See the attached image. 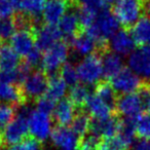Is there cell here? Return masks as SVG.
Listing matches in <instances>:
<instances>
[{"label":"cell","instance_id":"7a4b0ae2","mask_svg":"<svg viewBox=\"0 0 150 150\" xmlns=\"http://www.w3.org/2000/svg\"><path fill=\"white\" fill-rule=\"evenodd\" d=\"M119 30V23L108 8L100 11L94 24L86 29L88 34L92 36L100 45L108 44V40Z\"/></svg>","mask_w":150,"mask_h":150},{"label":"cell","instance_id":"8d00e7d4","mask_svg":"<svg viewBox=\"0 0 150 150\" xmlns=\"http://www.w3.org/2000/svg\"><path fill=\"white\" fill-rule=\"evenodd\" d=\"M15 7L11 0H0V19L11 18L13 16Z\"/></svg>","mask_w":150,"mask_h":150},{"label":"cell","instance_id":"5b68a950","mask_svg":"<svg viewBox=\"0 0 150 150\" xmlns=\"http://www.w3.org/2000/svg\"><path fill=\"white\" fill-rule=\"evenodd\" d=\"M78 79L86 86H96L102 80V62L99 54H94L83 58L76 66Z\"/></svg>","mask_w":150,"mask_h":150},{"label":"cell","instance_id":"cb8c5ba5","mask_svg":"<svg viewBox=\"0 0 150 150\" xmlns=\"http://www.w3.org/2000/svg\"><path fill=\"white\" fill-rule=\"evenodd\" d=\"M21 64V57L7 42H0V70H13Z\"/></svg>","mask_w":150,"mask_h":150},{"label":"cell","instance_id":"8fae6325","mask_svg":"<svg viewBox=\"0 0 150 150\" xmlns=\"http://www.w3.org/2000/svg\"><path fill=\"white\" fill-rule=\"evenodd\" d=\"M29 133L32 138L39 142H43L52 135V118L38 110H33L28 118Z\"/></svg>","mask_w":150,"mask_h":150},{"label":"cell","instance_id":"7bdbcfd3","mask_svg":"<svg viewBox=\"0 0 150 150\" xmlns=\"http://www.w3.org/2000/svg\"><path fill=\"white\" fill-rule=\"evenodd\" d=\"M141 1H143V2H150V0H141Z\"/></svg>","mask_w":150,"mask_h":150},{"label":"cell","instance_id":"ab89813d","mask_svg":"<svg viewBox=\"0 0 150 150\" xmlns=\"http://www.w3.org/2000/svg\"><path fill=\"white\" fill-rule=\"evenodd\" d=\"M100 150H116V149H115V148H113V147H111V146H109L108 144L105 143V142H103Z\"/></svg>","mask_w":150,"mask_h":150},{"label":"cell","instance_id":"44dd1931","mask_svg":"<svg viewBox=\"0 0 150 150\" xmlns=\"http://www.w3.org/2000/svg\"><path fill=\"white\" fill-rule=\"evenodd\" d=\"M100 58L101 62H102L103 77L105 78V80L112 78L114 75H116L125 67L122 58L109 50L102 52L100 54Z\"/></svg>","mask_w":150,"mask_h":150},{"label":"cell","instance_id":"4316f807","mask_svg":"<svg viewBox=\"0 0 150 150\" xmlns=\"http://www.w3.org/2000/svg\"><path fill=\"white\" fill-rule=\"evenodd\" d=\"M91 121H92V118L86 112V110H78L71 122V129L80 139H84L88 133H90Z\"/></svg>","mask_w":150,"mask_h":150},{"label":"cell","instance_id":"5bb4252c","mask_svg":"<svg viewBox=\"0 0 150 150\" xmlns=\"http://www.w3.org/2000/svg\"><path fill=\"white\" fill-rule=\"evenodd\" d=\"M52 142L59 150H78L82 139H80L70 127H58L52 131Z\"/></svg>","mask_w":150,"mask_h":150},{"label":"cell","instance_id":"d6986e66","mask_svg":"<svg viewBox=\"0 0 150 150\" xmlns=\"http://www.w3.org/2000/svg\"><path fill=\"white\" fill-rule=\"evenodd\" d=\"M69 98H63L56 104L54 110L52 112L54 121L58 127H67L72 122L75 114L77 112Z\"/></svg>","mask_w":150,"mask_h":150},{"label":"cell","instance_id":"4fadbf2b","mask_svg":"<svg viewBox=\"0 0 150 150\" xmlns=\"http://www.w3.org/2000/svg\"><path fill=\"white\" fill-rule=\"evenodd\" d=\"M35 43L36 28H28V29L17 30L13 37L11 38L9 45L20 57L25 58L35 47Z\"/></svg>","mask_w":150,"mask_h":150},{"label":"cell","instance_id":"b9f144b4","mask_svg":"<svg viewBox=\"0 0 150 150\" xmlns=\"http://www.w3.org/2000/svg\"><path fill=\"white\" fill-rule=\"evenodd\" d=\"M3 145V140H2V135H1V133H0V147Z\"/></svg>","mask_w":150,"mask_h":150},{"label":"cell","instance_id":"ac0fdd59","mask_svg":"<svg viewBox=\"0 0 150 150\" xmlns=\"http://www.w3.org/2000/svg\"><path fill=\"white\" fill-rule=\"evenodd\" d=\"M58 28L61 34L67 37L69 40H71L76 34L83 30L79 23V20H78L76 9H75V4H73L64 15V17L61 19V21L59 22Z\"/></svg>","mask_w":150,"mask_h":150},{"label":"cell","instance_id":"60d3db41","mask_svg":"<svg viewBox=\"0 0 150 150\" xmlns=\"http://www.w3.org/2000/svg\"><path fill=\"white\" fill-rule=\"evenodd\" d=\"M65 1H67V2L71 3V4H76V3L78 2V0H65Z\"/></svg>","mask_w":150,"mask_h":150},{"label":"cell","instance_id":"ffe728a7","mask_svg":"<svg viewBox=\"0 0 150 150\" xmlns=\"http://www.w3.org/2000/svg\"><path fill=\"white\" fill-rule=\"evenodd\" d=\"M0 102L15 106L16 108L28 103L20 84H11L0 82Z\"/></svg>","mask_w":150,"mask_h":150},{"label":"cell","instance_id":"4dcf8cb0","mask_svg":"<svg viewBox=\"0 0 150 150\" xmlns=\"http://www.w3.org/2000/svg\"><path fill=\"white\" fill-rule=\"evenodd\" d=\"M16 31H17V26L13 17L0 19V42L1 43L11 40Z\"/></svg>","mask_w":150,"mask_h":150},{"label":"cell","instance_id":"2e32d148","mask_svg":"<svg viewBox=\"0 0 150 150\" xmlns=\"http://www.w3.org/2000/svg\"><path fill=\"white\" fill-rule=\"evenodd\" d=\"M62 40V34L56 26L41 24L36 27V47L41 52H45Z\"/></svg>","mask_w":150,"mask_h":150},{"label":"cell","instance_id":"3957f363","mask_svg":"<svg viewBox=\"0 0 150 150\" xmlns=\"http://www.w3.org/2000/svg\"><path fill=\"white\" fill-rule=\"evenodd\" d=\"M70 56V46L66 40H60L54 46L45 50L42 56L41 70L47 76L58 74L61 67L67 62Z\"/></svg>","mask_w":150,"mask_h":150},{"label":"cell","instance_id":"7402d4cb","mask_svg":"<svg viewBox=\"0 0 150 150\" xmlns=\"http://www.w3.org/2000/svg\"><path fill=\"white\" fill-rule=\"evenodd\" d=\"M139 47L150 45V16H143L140 20L129 30Z\"/></svg>","mask_w":150,"mask_h":150},{"label":"cell","instance_id":"52a82bcc","mask_svg":"<svg viewBox=\"0 0 150 150\" xmlns=\"http://www.w3.org/2000/svg\"><path fill=\"white\" fill-rule=\"evenodd\" d=\"M108 81L117 96L138 92L143 83V79L127 67H123Z\"/></svg>","mask_w":150,"mask_h":150},{"label":"cell","instance_id":"ba28073f","mask_svg":"<svg viewBox=\"0 0 150 150\" xmlns=\"http://www.w3.org/2000/svg\"><path fill=\"white\" fill-rule=\"evenodd\" d=\"M145 105L138 92L119 95L115 103V113L119 117H137L144 112Z\"/></svg>","mask_w":150,"mask_h":150},{"label":"cell","instance_id":"9c48e42d","mask_svg":"<svg viewBox=\"0 0 150 150\" xmlns=\"http://www.w3.org/2000/svg\"><path fill=\"white\" fill-rule=\"evenodd\" d=\"M121 117L117 114L105 119H92L90 127V133L95 138L106 142L116 136L120 125Z\"/></svg>","mask_w":150,"mask_h":150},{"label":"cell","instance_id":"1f68e13d","mask_svg":"<svg viewBox=\"0 0 150 150\" xmlns=\"http://www.w3.org/2000/svg\"><path fill=\"white\" fill-rule=\"evenodd\" d=\"M16 107L11 104L0 102V133L13 121L16 116Z\"/></svg>","mask_w":150,"mask_h":150},{"label":"cell","instance_id":"74e56055","mask_svg":"<svg viewBox=\"0 0 150 150\" xmlns=\"http://www.w3.org/2000/svg\"><path fill=\"white\" fill-rule=\"evenodd\" d=\"M129 150H150V140L138 139L135 140Z\"/></svg>","mask_w":150,"mask_h":150},{"label":"cell","instance_id":"836d02e7","mask_svg":"<svg viewBox=\"0 0 150 150\" xmlns=\"http://www.w3.org/2000/svg\"><path fill=\"white\" fill-rule=\"evenodd\" d=\"M42 54L41 50H39L37 47H34L27 56L24 58L23 62L29 67L31 70H37L38 67L41 66V61H42Z\"/></svg>","mask_w":150,"mask_h":150},{"label":"cell","instance_id":"d4e9b609","mask_svg":"<svg viewBox=\"0 0 150 150\" xmlns=\"http://www.w3.org/2000/svg\"><path fill=\"white\" fill-rule=\"evenodd\" d=\"M90 86H86L82 83H77L72 86L69 92V100L72 102L74 107L78 110H84V107L91 96Z\"/></svg>","mask_w":150,"mask_h":150},{"label":"cell","instance_id":"6da1fadb","mask_svg":"<svg viewBox=\"0 0 150 150\" xmlns=\"http://www.w3.org/2000/svg\"><path fill=\"white\" fill-rule=\"evenodd\" d=\"M146 8L147 3L141 0H116L111 6V13L119 25L129 30L140 18L146 15Z\"/></svg>","mask_w":150,"mask_h":150},{"label":"cell","instance_id":"d590c367","mask_svg":"<svg viewBox=\"0 0 150 150\" xmlns=\"http://www.w3.org/2000/svg\"><path fill=\"white\" fill-rule=\"evenodd\" d=\"M103 142L95 138L94 136H88L82 139L80 147L78 150H100Z\"/></svg>","mask_w":150,"mask_h":150},{"label":"cell","instance_id":"f1b7e54d","mask_svg":"<svg viewBox=\"0 0 150 150\" xmlns=\"http://www.w3.org/2000/svg\"><path fill=\"white\" fill-rule=\"evenodd\" d=\"M136 137L139 139L150 140V114L148 112H142L136 117Z\"/></svg>","mask_w":150,"mask_h":150},{"label":"cell","instance_id":"30bf717a","mask_svg":"<svg viewBox=\"0 0 150 150\" xmlns=\"http://www.w3.org/2000/svg\"><path fill=\"white\" fill-rule=\"evenodd\" d=\"M29 127H28V118L16 114L15 118L11 123L3 129L2 140L3 145L13 146L20 143L28 137Z\"/></svg>","mask_w":150,"mask_h":150},{"label":"cell","instance_id":"e575fe53","mask_svg":"<svg viewBox=\"0 0 150 150\" xmlns=\"http://www.w3.org/2000/svg\"><path fill=\"white\" fill-rule=\"evenodd\" d=\"M34 104L36 106V110L44 113L46 115H50V114H52L54 107H56V102L52 101V99L47 98L46 96H43L38 99V100H36Z\"/></svg>","mask_w":150,"mask_h":150},{"label":"cell","instance_id":"484cf974","mask_svg":"<svg viewBox=\"0 0 150 150\" xmlns=\"http://www.w3.org/2000/svg\"><path fill=\"white\" fill-rule=\"evenodd\" d=\"M67 93V84L63 81L59 74L48 76L47 90L44 96L52 99V101H60L65 97Z\"/></svg>","mask_w":150,"mask_h":150},{"label":"cell","instance_id":"f546056e","mask_svg":"<svg viewBox=\"0 0 150 150\" xmlns=\"http://www.w3.org/2000/svg\"><path fill=\"white\" fill-rule=\"evenodd\" d=\"M60 77L63 79V81L69 86H74L78 83L79 79H78V74L77 70H76V66L70 62H66L60 69Z\"/></svg>","mask_w":150,"mask_h":150},{"label":"cell","instance_id":"f35d334b","mask_svg":"<svg viewBox=\"0 0 150 150\" xmlns=\"http://www.w3.org/2000/svg\"><path fill=\"white\" fill-rule=\"evenodd\" d=\"M28 0H11V2H13V5L15 7V9H17V13H20L24 9V6L25 4L27 3Z\"/></svg>","mask_w":150,"mask_h":150},{"label":"cell","instance_id":"d6a6232c","mask_svg":"<svg viewBox=\"0 0 150 150\" xmlns=\"http://www.w3.org/2000/svg\"><path fill=\"white\" fill-rule=\"evenodd\" d=\"M8 150H44V147L41 142L37 141L32 137H27L20 143L11 146Z\"/></svg>","mask_w":150,"mask_h":150},{"label":"cell","instance_id":"e0dca14e","mask_svg":"<svg viewBox=\"0 0 150 150\" xmlns=\"http://www.w3.org/2000/svg\"><path fill=\"white\" fill-rule=\"evenodd\" d=\"M72 5L65 0H46L42 11V21L46 25L56 26Z\"/></svg>","mask_w":150,"mask_h":150},{"label":"cell","instance_id":"7c38bea8","mask_svg":"<svg viewBox=\"0 0 150 150\" xmlns=\"http://www.w3.org/2000/svg\"><path fill=\"white\" fill-rule=\"evenodd\" d=\"M127 64L133 72L142 79L150 80V45L135 50L127 59Z\"/></svg>","mask_w":150,"mask_h":150},{"label":"cell","instance_id":"277c9868","mask_svg":"<svg viewBox=\"0 0 150 150\" xmlns=\"http://www.w3.org/2000/svg\"><path fill=\"white\" fill-rule=\"evenodd\" d=\"M48 76L41 69L33 70L27 75L21 84V88L28 103H35L43 97L47 90Z\"/></svg>","mask_w":150,"mask_h":150},{"label":"cell","instance_id":"83f0119b","mask_svg":"<svg viewBox=\"0 0 150 150\" xmlns=\"http://www.w3.org/2000/svg\"><path fill=\"white\" fill-rule=\"evenodd\" d=\"M95 88V95L100 98L105 104H107L115 112V103H116L117 95L111 88L108 80L102 79L96 84Z\"/></svg>","mask_w":150,"mask_h":150},{"label":"cell","instance_id":"8992f818","mask_svg":"<svg viewBox=\"0 0 150 150\" xmlns=\"http://www.w3.org/2000/svg\"><path fill=\"white\" fill-rule=\"evenodd\" d=\"M70 54L75 57L86 58L91 54H97L100 56L105 50H109L108 44L100 45L92 36L88 34L86 30H82L70 40Z\"/></svg>","mask_w":150,"mask_h":150},{"label":"cell","instance_id":"603a6c76","mask_svg":"<svg viewBox=\"0 0 150 150\" xmlns=\"http://www.w3.org/2000/svg\"><path fill=\"white\" fill-rule=\"evenodd\" d=\"M84 109H86V112L90 115L92 119H105L116 114L108 105L105 104L95 94L90 96Z\"/></svg>","mask_w":150,"mask_h":150},{"label":"cell","instance_id":"9a60e30c","mask_svg":"<svg viewBox=\"0 0 150 150\" xmlns=\"http://www.w3.org/2000/svg\"><path fill=\"white\" fill-rule=\"evenodd\" d=\"M135 41L129 30L119 29L110 39L108 40V48L118 56H129L136 50Z\"/></svg>","mask_w":150,"mask_h":150}]
</instances>
